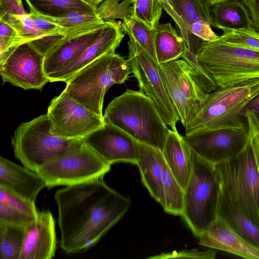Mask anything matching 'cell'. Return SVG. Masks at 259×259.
I'll return each instance as SVG.
<instances>
[{
  "label": "cell",
  "instance_id": "1",
  "mask_svg": "<svg viewBox=\"0 0 259 259\" xmlns=\"http://www.w3.org/2000/svg\"><path fill=\"white\" fill-rule=\"evenodd\" d=\"M103 178L66 186L55 193L60 247L67 253L94 246L131 207L130 198L108 186Z\"/></svg>",
  "mask_w": 259,
  "mask_h": 259
},
{
  "label": "cell",
  "instance_id": "2",
  "mask_svg": "<svg viewBox=\"0 0 259 259\" xmlns=\"http://www.w3.org/2000/svg\"><path fill=\"white\" fill-rule=\"evenodd\" d=\"M103 117L105 122L120 128L136 141L163 151L170 130L153 101L141 91L127 89L109 103Z\"/></svg>",
  "mask_w": 259,
  "mask_h": 259
},
{
  "label": "cell",
  "instance_id": "3",
  "mask_svg": "<svg viewBox=\"0 0 259 259\" xmlns=\"http://www.w3.org/2000/svg\"><path fill=\"white\" fill-rule=\"evenodd\" d=\"M132 73L128 59L115 52L94 61L70 77L64 90L75 101L104 118L105 95L115 84L124 83Z\"/></svg>",
  "mask_w": 259,
  "mask_h": 259
},
{
  "label": "cell",
  "instance_id": "4",
  "mask_svg": "<svg viewBox=\"0 0 259 259\" xmlns=\"http://www.w3.org/2000/svg\"><path fill=\"white\" fill-rule=\"evenodd\" d=\"M191 157L192 171L184 189L181 217L193 234L199 237L218 217L222 184L214 164L191 149Z\"/></svg>",
  "mask_w": 259,
  "mask_h": 259
},
{
  "label": "cell",
  "instance_id": "5",
  "mask_svg": "<svg viewBox=\"0 0 259 259\" xmlns=\"http://www.w3.org/2000/svg\"><path fill=\"white\" fill-rule=\"evenodd\" d=\"M197 58L218 88L259 78V51L218 39L204 41Z\"/></svg>",
  "mask_w": 259,
  "mask_h": 259
},
{
  "label": "cell",
  "instance_id": "6",
  "mask_svg": "<svg viewBox=\"0 0 259 259\" xmlns=\"http://www.w3.org/2000/svg\"><path fill=\"white\" fill-rule=\"evenodd\" d=\"M259 94V78L217 88L208 94L199 114L185 128V135L215 128L247 126L242 113Z\"/></svg>",
  "mask_w": 259,
  "mask_h": 259
},
{
  "label": "cell",
  "instance_id": "7",
  "mask_svg": "<svg viewBox=\"0 0 259 259\" xmlns=\"http://www.w3.org/2000/svg\"><path fill=\"white\" fill-rule=\"evenodd\" d=\"M83 143L82 139H66L53 135L47 113L20 124L12 139L15 157L34 171Z\"/></svg>",
  "mask_w": 259,
  "mask_h": 259
},
{
  "label": "cell",
  "instance_id": "8",
  "mask_svg": "<svg viewBox=\"0 0 259 259\" xmlns=\"http://www.w3.org/2000/svg\"><path fill=\"white\" fill-rule=\"evenodd\" d=\"M214 166L222 190L259 227V168L250 141L238 156Z\"/></svg>",
  "mask_w": 259,
  "mask_h": 259
},
{
  "label": "cell",
  "instance_id": "9",
  "mask_svg": "<svg viewBox=\"0 0 259 259\" xmlns=\"http://www.w3.org/2000/svg\"><path fill=\"white\" fill-rule=\"evenodd\" d=\"M157 67L183 126L201 110L208 94L200 85L191 67L183 59L158 64Z\"/></svg>",
  "mask_w": 259,
  "mask_h": 259
},
{
  "label": "cell",
  "instance_id": "10",
  "mask_svg": "<svg viewBox=\"0 0 259 259\" xmlns=\"http://www.w3.org/2000/svg\"><path fill=\"white\" fill-rule=\"evenodd\" d=\"M110 164L85 144L39 167L47 187L69 186L104 177Z\"/></svg>",
  "mask_w": 259,
  "mask_h": 259
},
{
  "label": "cell",
  "instance_id": "11",
  "mask_svg": "<svg viewBox=\"0 0 259 259\" xmlns=\"http://www.w3.org/2000/svg\"><path fill=\"white\" fill-rule=\"evenodd\" d=\"M127 41L128 58L133 76L138 81L140 91L154 103L162 119L173 131L180 120L177 109L164 87L157 63L131 36Z\"/></svg>",
  "mask_w": 259,
  "mask_h": 259
},
{
  "label": "cell",
  "instance_id": "12",
  "mask_svg": "<svg viewBox=\"0 0 259 259\" xmlns=\"http://www.w3.org/2000/svg\"><path fill=\"white\" fill-rule=\"evenodd\" d=\"M47 114L51 132L66 139H82L105 123L104 118L75 101L64 90L52 100Z\"/></svg>",
  "mask_w": 259,
  "mask_h": 259
},
{
  "label": "cell",
  "instance_id": "13",
  "mask_svg": "<svg viewBox=\"0 0 259 259\" xmlns=\"http://www.w3.org/2000/svg\"><path fill=\"white\" fill-rule=\"evenodd\" d=\"M183 138L199 157L214 165L238 156L250 140L247 126L195 132Z\"/></svg>",
  "mask_w": 259,
  "mask_h": 259
},
{
  "label": "cell",
  "instance_id": "14",
  "mask_svg": "<svg viewBox=\"0 0 259 259\" xmlns=\"http://www.w3.org/2000/svg\"><path fill=\"white\" fill-rule=\"evenodd\" d=\"M44 59L29 42L20 45L0 64L3 83L9 82L24 90L41 89L50 82L44 70Z\"/></svg>",
  "mask_w": 259,
  "mask_h": 259
},
{
  "label": "cell",
  "instance_id": "15",
  "mask_svg": "<svg viewBox=\"0 0 259 259\" xmlns=\"http://www.w3.org/2000/svg\"><path fill=\"white\" fill-rule=\"evenodd\" d=\"M82 140L84 144L110 165L117 162L137 164V141L113 124L105 122L103 126Z\"/></svg>",
  "mask_w": 259,
  "mask_h": 259
},
{
  "label": "cell",
  "instance_id": "16",
  "mask_svg": "<svg viewBox=\"0 0 259 259\" xmlns=\"http://www.w3.org/2000/svg\"><path fill=\"white\" fill-rule=\"evenodd\" d=\"M55 222L49 211H38L25 229L19 259H51L56 253Z\"/></svg>",
  "mask_w": 259,
  "mask_h": 259
},
{
  "label": "cell",
  "instance_id": "17",
  "mask_svg": "<svg viewBox=\"0 0 259 259\" xmlns=\"http://www.w3.org/2000/svg\"><path fill=\"white\" fill-rule=\"evenodd\" d=\"M99 37L68 66L59 73L52 80L66 82L83 68L100 57L115 52L124 34L121 22L105 21Z\"/></svg>",
  "mask_w": 259,
  "mask_h": 259
},
{
  "label": "cell",
  "instance_id": "18",
  "mask_svg": "<svg viewBox=\"0 0 259 259\" xmlns=\"http://www.w3.org/2000/svg\"><path fill=\"white\" fill-rule=\"evenodd\" d=\"M199 244L248 259H259V248L218 217L199 237Z\"/></svg>",
  "mask_w": 259,
  "mask_h": 259
},
{
  "label": "cell",
  "instance_id": "19",
  "mask_svg": "<svg viewBox=\"0 0 259 259\" xmlns=\"http://www.w3.org/2000/svg\"><path fill=\"white\" fill-rule=\"evenodd\" d=\"M102 28L80 35L68 33L63 40L45 57L44 70L50 82H52L59 73L96 40Z\"/></svg>",
  "mask_w": 259,
  "mask_h": 259
},
{
  "label": "cell",
  "instance_id": "20",
  "mask_svg": "<svg viewBox=\"0 0 259 259\" xmlns=\"http://www.w3.org/2000/svg\"><path fill=\"white\" fill-rule=\"evenodd\" d=\"M0 185L18 195L35 202L37 195L47 185L36 171L0 157Z\"/></svg>",
  "mask_w": 259,
  "mask_h": 259
},
{
  "label": "cell",
  "instance_id": "21",
  "mask_svg": "<svg viewBox=\"0 0 259 259\" xmlns=\"http://www.w3.org/2000/svg\"><path fill=\"white\" fill-rule=\"evenodd\" d=\"M137 144L138 156L136 164L141 174L142 182L152 198L163 207L164 158L162 151L138 142Z\"/></svg>",
  "mask_w": 259,
  "mask_h": 259
},
{
  "label": "cell",
  "instance_id": "22",
  "mask_svg": "<svg viewBox=\"0 0 259 259\" xmlns=\"http://www.w3.org/2000/svg\"><path fill=\"white\" fill-rule=\"evenodd\" d=\"M164 160L184 190L192 171L191 149L178 131L169 130L162 151Z\"/></svg>",
  "mask_w": 259,
  "mask_h": 259
},
{
  "label": "cell",
  "instance_id": "23",
  "mask_svg": "<svg viewBox=\"0 0 259 259\" xmlns=\"http://www.w3.org/2000/svg\"><path fill=\"white\" fill-rule=\"evenodd\" d=\"M210 25L223 32L255 30L248 10L239 0H229L211 6Z\"/></svg>",
  "mask_w": 259,
  "mask_h": 259
},
{
  "label": "cell",
  "instance_id": "24",
  "mask_svg": "<svg viewBox=\"0 0 259 259\" xmlns=\"http://www.w3.org/2000/svg\"><path fill=\"white\" fill-rule=\"evenodd\" d=\"M218 217L225 221L245 239L259 248V227L221 189Z\"/></svg>",
  "mask_w": 259,
  "mask_h": 259
},
{
  "label": "cell",
  "instance_id": "25",
  "mask_svg": "<svg viewBox=\"0 0 259 259\" xmlns=\"http://www.w3.org/2000/svg\"><path fill=\"white\" fill-rule=\"evenodd\" d=\"M153 30L157 63H165L181 58L185 50L184 42L170 22L159 23Z\"/></svg>",
  "mask_w": 259,
  "mask_h": 259
},
{
  "label": "cell",
  "instance_id": "26",
  "mask_svg": "<svg viewBox=\"0 0 259 259\" xmlns=\"http://www.w3.org/2000/svg\"><path fill=\"white\" fill-rule=\"evenodd\" d=\"M174 8L182 24L180 31L184 45L189 49H199L204 41L189 31L191 24L199 19L210 21L198 0H172Z\"/></svg>",
  "mask_w": 259,
  "mask_h": 259
},
{
  "label": "cell",
  "instance_id": "27",
  "mask_svg": "<svg viewBox=\"0 0 259 259\" xmlns=\"http://www.w3.org/2000/svg\"><path fill=\"white\" fill-rule=\"evenodd\" d=\"M38 14L52 17H62L68 13L78 12H96L97 7L84 0H25Z\"/></svg>",
  "mask_w": 259,
  "mask_h": 259
},
{
  "label": "cell",
  "instance_id": "28",
  "mask_svg": "<svg viewBox=\"0 0 259 259\" xmlns=\"http://www.w3.org/2000/svg\"><path fill=\"white\" fill-rule=\"evenodd\" d=\"M38 15L47 20L65 29L67 34L76 31L91 32L101 29L105 25V22L100 18L97 12H75L59 17Z\"/></svg>",
  "mask_w": 259,
  "mask_h": 259
},
{
  "label": "cell",
  "instance_id": "29",
  "mask_svg": "<svg viewBox=\"0 0 259 259\" xmlns=\"http://www.w3.org/2000/svg\"><path fill=\"white\" fill-rule=\"evenodd\" d=\"M164 210L167 213L181 216L183 212L184 190L178 183L164 160L163 168Z\"/></svg>",
  "mask_w": 259,
  "mask_h": 259
},
{
  "label": "cell",
  "instance_id": "30",
  "mask_svg": "<svg viewBox=\"0 0 259 259\" xmlns=\"http://www.w3.org/2000/svg\"><path fill=\"white\" fill-rule=\"evenodd\" d=\"M25 229L0 222L1 259H19Z\"/></svg>",
  "mask_w": 259,
  "mask_h": 259
},
{
  "label": "cell",
  "instance_id": "31",
  "mask_svg": "<svg viewBox=\"0 0 259 259\" xmlns=\"http://www.w3.org/2000/svg\"><path fill=\"white\" fill-rule=\"evenodd\" d=\"M121 25L124 32L128 36H132L151 58L157 63L153 29L132 17L124 19Z\"/></svg>",
  "mask_w": 259,
  "mask_h": 259
},
{
  "label": "cell",
  "instance_id": "32",
  "mask_svg": "<svg viewBox=\"0 0 259 259\" xmlns=\"http://www.w3.org/2000/svg\"><path fill=\"white\" fill-rule=\"evenodd\" d=\"M0 20L11 26L25 41L29 42L48 34L38 30L28 13L5 14L0 16Z\"/></svg>",
  "mask_w": 259,
  "mask_h": 259
},
{
  "label": "cell",
  "instance_id": "33",
  "mask_svg": "<svg viewBox=\"0 0 259 259\" xmlns=\"http://www.w3.org/2000/svg\"><path fill=\"white\" fill-rule=\"evenodd\" d=\"M133 2V0H103L97 6L96 12L104 21L123 20L131 17Z\"/></svg>",
  "mask_w": 259,
  "mask_h": 259
},
{
  "label": "cell",
  "instance_id": "34",
  "mask_svg": "<svg viewBox=\"0 0 259 259\" xmlns=\"http://www.w3.org/2000/svg\"><path fill=\"white\" fill-rule=\"evenodd\" d=\"M219 39L232 45L259 51V33L255 30L227 31Z\"/></svg>",
  "mask_w": 259,
  "mask_h": 259
},
{
  "label": "cell",
  "instance_id": "35",
  "mask_svg": "<svg viewBox=\"0 0 259 259\" xmlns=\"http://www.w3.org/2000/svg\"><path fill=\"white\" fill-rule=\"evenodd\" d=\"M0 202L5 203L32 216L35 217L38 213L35 202L27 200L1 185Z\"/></svg>",
  "mask_w": 259,
  "mask_h": 259
},
{
  "label": "cell",
  "instance_id": "36",
  "mask_svg": "<svg viewBox=\"0 0 259 259\" xmlns=\"http://www.w3.org/2000/svg\"><path fill=\"white\" fill-rule=\"evenodd\" d=\"M35 217L0 202V222L25 228Z\"/></svg>",
  "mask_w": 259,
  "mask_h": 259
},
{
  "label": "cell",
  "instance_id": "37",
  "mask_svg": "<svg viewBox=\"0 0 259 259\" xmlns=\"http://www.w3.org/2000/svg\"><path fill=\"white\" fill-rule=\"evenodd\" d=\"M133 13L131 17L139 20L154 29L153 0H133Z\"/></svg>",
  "mask_w": 259,
  "mask_h": 259
},
{
  "label": "cell",
  "instance_id": "38",
  "mask_svg": "<svg viewBox=\"0 0 259 259\" xmlns=\"http://www.w3.org/2000/svg\"><path fill=\"white\" fill-rule=\"evenodd\" d=\"M216 256L215 251L209 250L200 251L196 249L184 250L180 251L160 254L148 257L149 259H167V258H194V259H213Z\"/></svg>",
  "mask_w": 259,
  "mask_h": 259
},
{
  "label": "cell",
  "instance_id": "39",
  "mask_svg": "<svg viewBox=\"0 0 259 259\" xmlns=\"http://www.w3.org/2000/svg\"><path fill=\"white\" fill-rule=\"evenodd\" d=\"M242 115L246 122L250 143L259 168V123L255 115L250 111H245Z\"/></svg>",
  "mask_w": 259,
  "mask_h": 259
},
{
  "label": "cell",
  "instance_id": "40",
  "mask_svg": "<svg viewBox=\"0 0 259 259\" xmlns=\"http://www.w3.org/2000/svg\"><path fill=\"white\" fill-rule=\"evenodd\" d=\"M28 7L29 9L28 14L35 27L38 30L48 35L67 34V32L65 29L47 20L38 15L32 7L30 6Z\"/></svg>",
  "mask_w": 259,
  "mask_h": 259
},
{
  "label": "cell",
  "instance_id": "41",
  "mask_svg": "<svg viewBox=\"0 0 259 259\" xmlns=\"http://www.w3.org/2000/svg\"><path fill=\"white\" fill-rule=\"evenodd\" d=\"M66 35H47L29 41L30 45L45 57L54 49Z\"/></svg>",
  "mask_w": 259,
  "mask_h": 259
},
{
  "label": "cell",
  "instance_id": "42",
  "mask_svg": "<svg viewBox=\"0 0 259 259\" xmlns=\"http://www.w3.org/2000/svg\"><path fill=\"white\" fill-rule=\"evenodd\" d=\"M209 22L205 19H199L189 27L190 33L204 41H212L219 38L212 30Z\"/></svg>",
  "mask_w": 259,
  "mask_h": 259
},
{
  "label": "cell",
  "instance_id": "43",
  "mask_svg": "<svg viewBox=\"0 0 259 259\" xmlns=\"http://www.w3.org/2000/svg\"><path fill=\"white\" fill-rule=\"evenodd\" d=\"M25 13L21 0H0V16Z\"/></svg>",
  "mask_w": 259,
  "mask_h": 259
},
{
  "label": "cell",
  "instance_id": "44",
  "mask_svg": "<svg viewBox=\"0 0 259 259\" xmlns=\"http://www.w3.org/2000/svg\"><path fill=\"white\" fill-rule=\"evenodd\" d=\"M241 2L249 12L254 28L259 33V2L255 0H242Z\"/></svg>",
  "mask_w": 259,
  "mask_h": 259
},
{
  "label": "cell",
  "instance_id": "45",
  "mask_svg": "<svg viewBox=\"0 0 259 259\" xmlns=\"http://www.w3.org/2000/svg\"><path fill=\"white\" fill-rule=\"evenodd\" d=\"M0 38L13 40H23L11 26L0 20ZM26 42V41H25Z\"/></svg>",
  "mask_w": 259,
  "mask_h": 259
},
{
  "label": "cell",
  "instance_id": "46",
  "mask_svg": "<svg viewBox=\"0 0 259 259\" xmlns=\"http://www.w3.org/2000/svg\"><path fill=\"white\" fill-rule=\"evenodd\" d=\"M163 9L172 18L179 31L182 29L181 21L175 11L172 0H161Z\"/></svg>",
  "mask_w": 259,
  "mask_h": 259
},
{
  "label": "cell",
  "instance_id": "47",
  "mask_svg": "<svg viewBox=\"0 0 259 259\" xmlns=\"http://www.w3.org/2000/svg\"><path fill=\"white\" fill-rule=\"evenodd\" d=\"M247 110L250 111L255 115L259 123V94L254 97L248 103L245 108L242 114L245 111Z\"/></svg>",
  "mask_w": 259,
  "mask_h": 259
},
{
  "label": "cell",
  "instance_id": "48",
  "mask_svg": "<svg viewBox=\"0 0 259 259\" xmlns=\"http://www.w3.org/2000/svg\"><path fill=\"white\" fill-rule=\"evenodd\" d=\"M199 4L202 7L204 12L210 19L209 10H210V0H198Z\"/></svg>",
  "mask_w": 259,
  "mask_h": 259
},
{
  "label": "cell",
  "instance_id": "49",
  "mask_svg": "<svg viewBox=\"0 0 259 259\" xmlns=\"http://www.w3.org/2000/svg\"><path fill=\"white\" fill-rule=\"evenodd\" d=\"M90 4L97 7L103 0H84Z\"/></svg>",
  "mask_w": 259,
  "mask_h": 259
},
{
  "label": "cell",
  "instance_id": "50",
  "mask_svg": "<svg viewBox=\"0 0 259 259\" xmlns=\"http://www.w3.org/2000/svg\"><path fill=\"white\" fill-rule=\"evenodd\" d=\"M227 1L229 0H210V7L214 4Z\"/></svg>",
  "mask_w": 259,
  "mask_h": 259
},
{
  "label": "cell",
  "instance_id": "51",
  "mask_svg": "<svg viewBox=\"0 0 259 259\" xmlns=\"http://www.w3.org/2000/svg\"><path fill=\"white\" fill-rule=\"evenodd\" d=\"M255 1H258V2H259V0H255Z\"/></svg>",
  "mask_w": 259,
  "mask_h": 259
}]
</instances>
